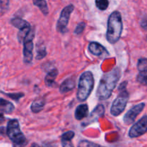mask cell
<instances>
[{"label": "cell", "mask_w": 147, "mask_h": 147, "mask_svg": "<svg viewBox=\"0 0 147 147\" xmlns=\"http://www.w3.org/2000/svg\"><path fill=\"white\" fill-rule=\"evenodd\" d=\"M74 132L72 131H69L65 132L61 136V144L63 146H72L73 144H71V140L74 137Z\"/></svg>", "instance_id": "18"}, {"label": "cell", "mask_w": 147, "mask_h": 147, "mask_svg": "<svg viewBox=\"0 0 147 147\" xmlns=\"http://www.w3.org/2000/svg\"><path fill=\"white\" fill-rule=\"evenodd\" d=\"M95 86V79L90 71H85L79 77L76 97L79 101H85L89 98Z\"/></svg>", "instance_id": "3"}, {"label": "cell", "mask_w": 147, "mask_h": 147, "mask_svg": "<svg viewBox=\"0 0 147 147\" xmlns=\"http://www.w3.org/2000/svg\"><path fill=\"white\" fill-rule=\"evenodd\" d=\"M46 47L41 46L37 50V55H36V60H41L46 55Z\"/></svg>", "instance_id": "23"}, {"label": "cell", "mask_w": 147, "mask_h": 147, "mask_svg": "<svg viewBox=\"0 0 147 147\" xmlns=\"http://www.w3.org/2000/svg\"><path fill=\"white\" fill-rule=\"evenodd\" d=\"M137 80L143 85H147V71L139 72L137 76Z\"/></svg>", "instance_id": "22"}, {"label": "cell", "mask_w": 147, "mask_h": 147, "mask_svg": "<svg viewBox=\"0 0 147 147\" xmlns=\"http://www.w3.org/2000/svg\"><path fill=\"white\" fill-rule=\"evenodd\" d=\"M10 6V0H0V9L3 12L8 10Z\"/></svg>", "instance_id": "25"}, {"label": "cell", "mask_w": 147, "mask_h": 147, "mask_svg": "<svg viewBox=\"0 0 147 147\" xmlns=\"http://www.w3.org/2000/svg\"><path fill=\"white\" fill-rule=\"evenodd\" d=\"M7 134L15 146H23L27 143V139L20 130V123L17 119L9 121L7 126Z\"/></svg>", "instance_id": "4"}, {"label": "cell", "mask_w": 147, "mask_h": 147, "mask_svg": "<svg viewBox=\"0 0 147 147\" xmlns=\"http://www.w3.org/2000/svg\"><path fill=\"white\" fill-rule=\"evenodd\" d=\"M141 27H142L144 30H145L146 31H147V20H143L141 22Z\"/></svg>", "instance_id": "28"}, {"label": "cell", "mask_w": 147, "mask_h": 147, "mask_svg": "<svg viewBox=\"0 0 147 147\" xmlns=\"http://www.w3.org/2000/svg\"><path fill=\"white\" fill-rule=\"evenodd\" d=\"M8 97L11 98L12 100H16V101H18L21 98H22L24 96V93H6Z\"/></svg>", "instance_id": "26"}, {"label": "cell", "mask_w": 147, "mask_h": 147, "mask_svg": "<svg viewBox=\"0 0 147 147\" xmlns=\"http://www.w3.org/2000/svg\"><path fill=\"white\" fill-rule=\"evenodd\" d=\"M4 121H5V118H4V115L2 113H0V124L2 123Z\"/></svg>", "instance_id": "29"}, {"label": "cell", "mask_w": 147, "mask_h": 147, "mask_svg": "<svg viewBox=\"0 0 147 147\" xmlns=\"http://www.w3.org/2000/svg\"><path fill=\"white\" fill-rule=\"evenodd\" d=\"M120 76L121 70L118 67L105 73L102 76L96 92L97 97L99 100H105L110 97Z\"/></svg>", "instance_id": "1"}, {"label": "cell", "mask_w": 147, "mask_h": 147, "mask_svg": "<svg viewBox=\"0 0 147 147\" xmlns=\"http://www.w3.org/2000/svg\"><path fill=\"white\" fill-rule=\"evenodd\" d=\"M76 86V78L74 77L66 78L63 83L61 84L59 88V91L61 93H66L67 92L73 90Z\"/></svg>", "instance_id": "13"}, {"label": "cell", "mask_w": 147, "mask_h": 147, "mask_svg": "<svg viewBox=\"0 0 147 147\" xmlns=\"http://www.w3.org/2000/svg\"><path fill=\"white\" fill-rule=\"evenodd\" d=\"M33 3L35 7L39 8L44 15L48 14V7L46 0H33Z\"/></svg>", "instance_id": "19"}, {"label": "cell", "mask_w": 147, "mask_h": 147, "mask_svg": "<svg viewBox=\"0 0 147 147\" xmlns=\"http://www.w3.org/2000/svg\"><path fill=\"white\" fill-rule=\"evenodd\" d=\"M95 5L101 11H105L109 6L108 0H95Z\"/></svg>", "instance_id": "20"}, {"label": "cell", "mask_w": 147, "mask_h": 147, "mask_svg": "<svg viewBox=\"0 0 147 147\" xmlns=\"http://www.w3.org/2000/svg\"><path fill=\"white\" fill-rule=\"evenodd\" d=\"M122 32V20L119 11H112L108 20L106 39L110 44H115L120 40Z\"/></svg>", "instance_id": "2"}, {"label": "cell", "mask_w": 147, "mask_h": 147, "mask_svg": "<svg viewBox=\"0 0 147 147\" xmlns=\"http://www.w3.org/2000/svg\"><path fill=\"white\" fill-rule=\"evenodd\" d=\"M10 22L14 27L19 30V33L17 34L19 42H23L26 36L31 31V26H30V23L27 22L23 19L17 17L12 19Z\"/></svg>", "instance_id": "7"}, {"label": "cell", "mask_w": 147, "mask_h": 147, "mask_svg": "<svg viewBox=\"0 0 147 147\" xmlns=\"http://www.w3.org/2000/svg\"><path fill=\"white\" fill-rule=\"evenodd\" d=\"M89 114V108L86 104H81L76 107L74 116L76 120H82Z\"/></svg>", "instance_id": "14"}, {"label": "cell", "mask_w": 147, "mask_h": 147, "mask_svg": "<svg viewBox=\"0 0 147 147\" xmlns=\"http://www.w3.org/2000/svg\"><path fill=\"white\" fill-rule=\"evenodd\" d=\"M137 68L139 72L147 71V58H141L138 60Z\"/></svg>", "instance_id": "21"}, {"label": "cell", "mask_w": 147, "mask_h": 147, "mask_svg": "<svg viewBox=\"0 0 147 147\" xmlns=\"http://www.w3.org/2000/svg\"><path fill=\"white\" fill-rule=\"evenodd\" d=\"M85 27H86V24H85L84 22H82L79 23L77 24V26L76 27L74 30V34H82V32L84 30Z\"/></svg>", "instance_id": "24"}, {"label": "cell", "mask_w": 147, "mask_h": 147, "mask_svg": "<svg viewBox=\"0 0 147 147\" xmlns=\"http://www.w3.org/2000/svg\"><path fill=\"white\" fill-rule=\"evenodd\" d=\"M58 74H59V71H58L57 69H51L45 77L44 81L46 86H48V87H53V86H56V83L55 82V80H56Z\"/></svg>", "instance_id": "15"}, {"label": "cell", "mask_w": 147, "mask_h": 147, "mask_svg": "<svg viewBox=\"0 0 147 147\" xmlns=\"http://www.w3.org/2000/svg\"><path fill=\"white\" fill-rule=\"evenodd\" d=\"M145 107V103H141L134 106L132 109H130L123 117V122L126 125H131L133 123L137 116L141 113Z\"/></svg>", "instance_id": "10"}, {"label": "cell", "mask_w": 147, "mask_h": 147, "mask_svg": "<svg viewBox=\"0 0 147 147\" xmlns=\"http://www.w3.org/2000/svg\"><path fill=\"white\" fill-rule=\"evenodd\" d=\"M88 50L91 54L97 57H104L109 55L105 47L97 42H91L88 46Z\"/></svg>", "instance_id": "11"}, {"label": "cell", "mask_w": 147, "mask_h": 147, "mask_svg": "<svg viewBox=\"0 0 147 147\" xmlns=\"http://www.w3.org/2000/svg\"><path fill=\"white\" fill-rule=\"evenodd\" d=\"M74 9V6L71 4H69L62 9L56 24V30L59 32L65 33L66 32V27L69 24L71 14Z\"/></svg>", "instance_id": "6"}, {"label": "cell", "mask_w": 147, "mask_h": 147, "mask_svg": "<svg viewBox=\"0 0 147 147\" xmlns=\"http://www.w3.org/2000/svg\"><path fill=\"white\" fill-rule=\"evenodd\" d=\"M79 146H99V145L97 144L92 143V142H89V141H82L80 143L78 144Z\"/></svg>", "instance_id": "27"}, {"label": "cell", "mask_w": 147, "mask_h": 147, "mask_svg": "<svg viewBox=\"0 0 147 147\" xmlns=\"http://www.w3.org/2000/svg\"><path fill=\"white\" fill-rule=\"evenodd\" d=\"M33 37H34V32L31 30V31L28 33V34L23 40V60L25 64H30L33 60Z\"/></svg>", "instance_id": "8"}, {"label": "cell", "mask_w": 147, "mask_h": 147, "mask_svg": "<svg viewBox=\"0 0 147 147\" xmlns=\"http://www.w3.org/2000/svg\"><path fill=\"white\" fill-rule=\"evenodd\" d=\"M104 113H105V108L102 105L99 104L98 106H96L95 109L92 111L91 114L89 115V118H88L87 121L84 123H83L82 124L84 126H86V125L90 124L91 123H93V122L97 121L98 120V119H99L100 117L103 116Z\"/></svg>", "instance_id": "12"}, {"label": "cell", "mask_w": 147, "mask_h": 147, "mask_svg": "<svg viewBox=\"0 0 147 147\" xmlns=\"http://www.w3.org/2000/svg\"><path fill=\"white\" fill-rule=\"evenodd\" d=\"M14 106L11 102L0 98V112L5 113H11L14 111Z\"/></svg>", "instance_id": "16"}, {"label": "cell", "mask_w": 147, "mask_h": 147, "mask_svg": "<svg viewBox=\"0 0 147 147\" xmlns=\"http://www.w3.org/2000/svg\"><path fill=\"white\" fill-rule=\"evenodd\" d=\"M45 104H46V102H45L44 99H36V100H35L32 103L31 106H30L31 111L34 113H39V112H40L43 109H44Z\"/></svg>", "instance_id": "17"}, {"label": "cell", "mask_w": 147, "mask_h": 147, "mask_svg": "<svg viewBox=\"0 0 147 147\" xmlns=\"http://www.w3.org/2000/svg\"><path fill=\"white\" fill-rule=\"evenodd\" d=\"M119 92L110 108V113L113 116H118L124 111L129 99V93L126 89L119 90Z\"/></svg>", "instance_id": "5"}, {"label": "cell", "mask_w": 147, "mask_h": 147, "mask_svg": "<svg viewBox=\"0 0 147 147\" xmlns=\"http://www.w3.org/2000/svg\"><path fill=\"white\" fill-rule=\"evenodd\" d=\"M147 132V116H144L133 125L128 132L130 138H137Z\"/></svg>", "instance_id": "9"}]
</instances>
